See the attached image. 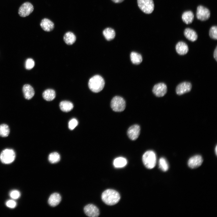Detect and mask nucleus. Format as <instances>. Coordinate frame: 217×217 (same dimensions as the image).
Returning <instances> with one entry per match:
<instances>
[{"label": "nucleus", "mask_w": 217, "mask_h": 217, "mask_svg": "<svg viewBox=\"0 0 217 217\" xmlns=\"http://www.w3.org/2000/svg\"><path fill=\"white\" fill-rule=\"evenodd\" d=\"M120 196L116 191L109 189L104 191L102 195V199L103 202L108 205H113L119 201Z\"/></svg>", "instance_id": "nucleus-1"}, {"label": "nucleus", "mask_w": 217, "mask_h": 217, "mask_svg": "<svg viewBox=\"0 0 217 217\" xmlns=\"http://www.w3.org/2000/svg\"><path fill=\"white\" fill-rule=\"evenodd\" d=\"M88 85L89 89L91 91L97 93L103 89L105 85V81L101 76L96 75L90 79Z\"/></svg>", "instance_id": "nucleus-2"}, {"label": "nucleus", "mask_w": 217, "mask_h": 217, "mask_svg": "<svg viewBox=\"0 0 217 217\" xmlns=\"http://www.w3.org/2000/svg\"><path fill=\"white\" fill-rule=\"evenodd\" d=\"M143 163L145 167L148 169H152L156 165V154L152 150L146 151L142 157Z\"/></svg>", "instance_id": "nucleus-3"}, {"label": "nucleus", "mask_w": 217, "mask_h": 217, "mask_svg": "<svg viewBox=\"0 0 217 217\" xmlns=\"http://www.w3.org/2000/svg\"><path fill=\"white\" fill-rule=\"evenodd\" d=\"M125 102L124 99L119 96H115L112 99L111 106L112 109L116 112L123 111L125 108Z\"/></svg>", "instance_id": "nucleus-4"}, {"label": "nucleus", "mask_w": 217, "mask_h": 217, "mask_svg": "<svg viewBox=\"0 0 217 217\" xmlns=\"http://www.w3.org/2000/svg\"><path fill=\"white\" fill-rule=\"evenodd\" d=\"M15 156V152L13 149H6L3 150L1 153L0 159L4 164H10L14 161Z\"/></svg>", "instance_id": "nucleus-5"}, {"label": "nucleus", "mask_w": 217, "mask_h": 217, "mask_svg": "<svg viewBox=\"0 0 217 217\" xmlns=\"http://www.w3.org/2000/svg\"><path fill=\"white\" fill-rule=\"evenodd\" d=\"M137 2L139 8L144 13L150 14L153 12L154 7L153 0H137Z\"/></svg>", "instance_id": "nucleus-6"}, {"label": "nucleus", "mask_w": 217, "mask_h": 217, "mask_svg": "<svg viewBox=\"0 0 217 217\" xmlns=\"http://www.w3.org/2000/svg\"><path fill=\"white\" fill-rule=\"evenodd\" d=\"M33 10V6L30 3L25 2L20 7L18 10V14L20 16L25 17L31 13Z\"/></svg>", "instance_id": "nucleus-7"}, {"label": "nucleus", "mask_w": 217, "mask_h": 217, "mask_svg": "<svg viewBox=\"0 0 217 217\" xmlns=\"http://www.w3.org/2000/svg\"><path fill=\"white\" fill-rule=\"evenodd\" d=\"M210 13L207 8L202 5L197 7L196 12L197 18L201 21H205L210 17Z\"/></svg>", "instance_id": "nucleus-8"}, {"label": "nucleus", "mask_w": 217, "mask_h": 217, "mask_svg": "<svg viewBox=\"0 0 217 217\" xmlns=\"http://www.w3.org/2000/svg\"><path fill=\"white\" fill-rule=\"evenodd\" d=\"M167 86L163 83H160L155 84L152 90L153 94L158 97L164 96L167 93Z\"/></svg>", "instance_id": "nucleus-9"}, {"label": "nucleus", "mask_w": 217, "mask_h": 217, "mask_svg": "<svg viewBox=\"0 0 217 217\" xmlns=\"http://www.w3.org/2000/svg\"><path fill=\"white\" fill-rule=\"evenodd\" d=\"M192 85L188 82H184L178 84L176 88V92L179 95L189 92L191 90Z\"/></svg>", "instance_id": "nucleus-10"}, {"label": "nucleus", "mask_w": 217, "mask_h": 217, "mask_svg": "<svg viewBox=\"0 0 217 217\" xmlns=\"http://www.w3.org/2000/svg\"><path fill=\"white\" fill-rule=\"evenodd\" d=\"M84 211L85 214L89 217H96L99 214L98 208L92 204H89L86 206L84 208Z\"/></svg>", "instance_id": "nucleus-11"}, {"label": "nucleus", "mask_w": 217, "mask_h": 217, "mask_svg": "<svg viewBox=\"0 0 217 217\" xmlns=\"http://www.w3.org/2000/svg\"><path fill=\"white\" fill-rule=\"evenodd\" d=\"M140 131V126L135 124L131 126L128 129L127 134L130 139L135 140L138 137Z\"/></svg>", "instance_id": "nucleus-12"}, {"label": "nucleus", "mask_w": 217, "mask_h": 217, "mask_svg": "<svg viewBox=\"0 0 217 217\" xmlns=\"http://www.w3.org/2000/svg\"><path fill=\"white\" fill-rule=\"evenodd\" d=\"M203 160L200 155H196L190 158L188 162V166L191 168H197L202 164Z\"/></svg>", "instance_id": "nucleus-13"}, {"label": "nucleus", "mask_w": 217, "mask_h": 217, "mask_svg": "<svg viewBox=\"0 0 217 217\" xmlns=\"http://www.w3.org/2000/svg\"><path fill=\"white\" fill-rule=\"evenodd\" d=\"M40 26L43 30L46 32L52 31L55 27L53 22L47 18H44L41 20Z\"/></svg>", "instance_id": "nucleus-14"}, {"label": "nucleus", "mask_w": 217, "mask_h": 217, "mask_svg": "<svg viewBox=\"0 0 217 217\" xmlns=\"http://www.w3.org/2000/svg\"><path fill=\"white\" fill-rule=\"evenodd\" d=\"M175 49L179 55H184L188 52L189 48L186 43L181 41L178 42L176 44Z\"/></svg>", "instance_id": "nucleus-15"}, {"label": "nucleus", "mask_w": 217, "mask_h": 217, "mask_svg": "<svg viewBox=\"0 0 217 217\" xmlns=\"http://www.w3.org/2000/svg\"><path fill=\"white\" fill-rule=\"evenodd\" d=\"M22 91L24 98L27 99H31L34 95V90L29 84H26L24 85L23 87Z\"/></svg>", "instance_id": "nucleus-16"}, {"label": "nucleus", "mask_w": 217, "mask_h": 217, "mask_svg": "<svg viewBox=\"0 0 217 217\" xmlns=\"http://www.w3.org/2000/svg\"><path fill=\"white\" fill-rule=\"evenodd\" d=\"M61 200L60 194L57 193L52 194L49 197L48 200L49 204L52 207H55L58 205Z\"/></svg>", "instance_id": "nucleus-17"}, {"label": "nucleus", "mask_w": 217, "mask_h": 217, "mask_svg": "<svg viewBox=\"0 0 217 217\" xmlns=\"http://www.w3.org/2000/svg\"><path fill=\"white\" fill-rule=\"evenodd\" d=\"M184 35L187 39L192 42L196 41L198 38L196 32L190 28H186L185 29Z\"/></svg>", "instance_id": "nucleus-18"}, {"label": "nucleus", "mask_w": 217, "mask_h": 217, "mask_svg": "<svg viewBox=\"0 0 217 217\" xmlns=\"http://www.w3.org/2000/svg\"><path fill=\"white\" fill-rule=\"evenodd\" d=\"M76 39V38L75 34L70 31L67 32L63 36L64 42L68 45H72L75 42Z\"/></svg>", "instance_id": "nucleus-19"}, {"label": "nucleus", "mask_w": 217, "mask_h": 217, "mask_svg": "<svg viewBox=\"0 0 217 217\" xmlns=\"http://www.w3.org/2000/svg\"><path fill=\"white\" fill-rule=\"evenodd\" d=\"M194 15L191 11L184 12L182 15V19L183 21L186 24L191 23L194 19Z\"/></svg>", "instance_id": "nucleus-20"}, {"label": "nucleus", "mask_w": 217, "mask_h": 217, "mask_svg": "<svg viewBox=\"0 0 217 217\" xmlns=\"http://www.w3.org/2000/svg\"><path fill=\"white\" fill-rule=\"evenodd\" d=\"M61 110L65 112H68L71 110L74 107L73 103L69 101H63L59 104Z\"/></svg>", "instance_id": "nucleus-21"}, {"label": "nucleus", "mask_w": 217, "mask_h": 217, "mask_svg": "<svg viewBox=\"0 0 217 217\" xmlns=\"http://www.w3.org/2000/svg\"><path fill=\"white\" fill-rule=\"evenodd\" d=\"M55 91L52 89H48L45 90L42 93L43 99L47 101H51L55 97Z\"/></svg>", "instance_id": "nucleus-22"}, {"label": "nucleus", "mask_w": 217, "mask_h": 217, "mask_svg": "<svg viewBox=\"0 0 217 217\" xmlns=\"http://www.w3.org/2000/svg\"><path fill=\"white\" fill-rule=\"evenodd\" d=\"M103 34L106 39L108 41L114 39L115 35L114 30L110 27L104 29L103 31Z\"/></svg>", "instance_id": "nucleus-23"}, {"label": "nucleus", "mask_w": 217, "mask_h": 217, "mask_svg": "<svg viewBox=\"0 0 217 217\" xmlns=\"http://www.w3.org/2000/svg\"><path fill=\"white\" fill-rule=\"evenodd\" d=\"M130 57L132 62L134 64H139L142 61V58L141 55L136 52H131L130 55Z\"/></svg>", "instance_id": "nucleus-24"}, {"label": "nucleus", "mask_w": 217, "mask_h": 217, "mask_svg": "<svg viewBox=\"0 0 217 217\" xmlns=\"http://www.w3.org/2000/svg\"><path fill=\"white\" fill-rule=\"evenodd\" d=\"M127 164L126 159L122 157H118L114 159L113 162L114 166L117 168H122Z\"/></svg>", "instance_id": "nucleus-25"}, {"label": "nucleus", "mask_w": 217, "mask_h": 217, "mask_svg": "<svg viewBox=\"0 0 217 217\" xmlns=\"http://www.w3.org/2000/svg\"><path fill=\"white\" fill-rule=\"evenodd\" d=\"M10 133V129L8 125L3 124L0 125V136L6 137L8 136Z\"/></svg>", "instance_id": "nucleus-26"}, {"label": "nucleus", "mask_w": 217, "mask_h": 217, "mask_svg": "<svg viewBox=\"0 0 217 217\" xmlns=\"http://www.w3.org/2000/svg\"><path fill=\"white\" fill-rule=\"evenodd\" d=\"M60 159L59 154L56 152H54L49 154L48 156L49 161L51 163H55L58 162Z\"/></svg>", "instance_id": "nucleus-27"}, {"label": "nucleus", "mask_w": 217, "mask_h": 217, "mask_svg": "<svg viewBox=\"0 0 217 217\" xmlns=\"http://www.w3.org/2000/svg\"><path fill=\"white\" fill-rule=\"evenodd\" d=\"M159 168L163 171H167L168 169V165L166 160L164 158H161L159 160Z\"/></svg>", "instance_id": "nucleus-28"}, {"label": "nucleus", "mask_w": 217, "mask_h": 217, "mask_svg": "<svg viewBox=\"0 0 217 217\" xmlns=\"http://www.w3.org/2000/svg\"><path fill=\"white\" fill-rule=\"evenodd\" d=\"M209 35L210 37L214 39H217V27L216 26H213L210 28Z\"/></svg>", "instance_id": "nucleus-29"}, {"label": "nucleus", "mask_w": 217, "mask_h": 217, "mask_svg": "<svg viewBox=\"0 0 217 217\" xmlns=\"http://www.w3.org/2000/svg\"><path fill=\"white\" fill-rule=\"evenodd\" d=\"M35 65V62L31 58H28L26 61L25 66L27 70H30L33 68Z\"/></svg>", "instance_id": "nucleus-30"}, {"label": "nucleus", "mask_w": 217, "mask_h": 217, "mask_svg": "<svg viewBox=\"0 0 217 217\" xmlns=\"http://www.w3.org/2000/svg\"><path fill=\"white\" fill-rule=\"evenodd\" d=\"M78 124L77 120L76 118H72L68 122V128L70 130H73L77 126Z\"/></svg>", "instance_id": "nucleus-31"}, {"label": "nucleus", "mask_w": 217, "mask_h": 217, "mask_svg": "<svg viewBox=\"0 0 217 217\" xmlns=\"http://www.w3.org/2000/svg\"><path fill=\"white\" fill-rule=\"evenodd\" d=\"M20 192L17 190L12 191L10 193V197L13 199H17L20 196Z\"/></svg>", "instance_id": "nucleus-32"}, {"label": "nucleus", "mask_w": 217, "mask_h": 217, "mask_svg": "<svg viewBox=\"0 0 217 217\" xmlns=\"http://www.w3.org/2000/svg\"><path fill=\"white\" fill-rule=\"evenodd\" d=\"M6 206L8 207L13 208H14L16 205V203L15 201L11 200L7 201L6 203Z\"/></svg>", "instance_id": "nucleus-33"}, {"label": "nucleus", "mask_w": 217, "mask_h": 217, "mask_svg": "<svg viewBox=\"0 0 217 217\" xmlns=\"http://www.w3.org/2000/svg\"><path fill=\"white\" fill-rule=\"evenodd\" d=\"M213 57L216 61H217V46H216L213 53Z\"/></svg>", "instance_id": "nucleus-34"}, {"label": "nucleus", "mask_w": 217, "mask_h": 217, "mask_svg": "<svg viewBox=\"0 0 217 217\" xmlns=\"http://www.w3.org/2000/svg\"><path fill=\"white\" fill-rule=\"evenodd\" d=\"M113 2L115 3H120L123 2L124 0H112Z\"/></svg>", "instance_id": "nucleus-35"}, {"label": "nucleus", "mask_w": 217, "mask_h": 217, "mask_svg": "<svg viewBox=\"0 0 217 217\" xmlns=\"http://www.w3.org/2000/svg\"><path fill=\"white\" fill-rule=\"evenodd\" d=\"M215 152L216 154V155H217V145H216L215 148Z\"/></svg>", "instance_id": "nucleus-36"}]
</instances>
